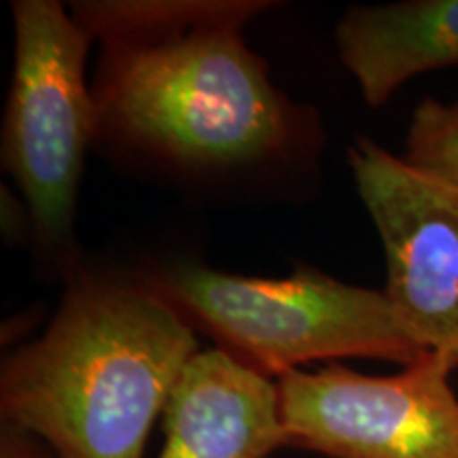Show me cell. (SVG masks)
I'll use <instances>...</instances> for the list:
<instances>
[{"label":"cell","mask_w":458,"mask_h":458,"mask_svg":"<svg viewBox=\"0 0 458 458\" xmlns=\"http://www.w3.org/2000/svg\"><path fill=\"white\" fill-rule=\"evenodd\" d=\"M0 458H57L43 442L32 435L3 427L0 435Z\"/></svg>","instance_id":"10"},{"label":"cell","mask_w":458,"mask_h":458,"mask_svg":"<svg viewBox=\"0 0 458 458\" xmlns=\"http://www.w3.org/2000/svg\"><path fill=\"white\" fill-rule=\"evenodd\" d=\"M193 331L267 377L337 359L410 365L420 346L385 291L342 283L317 267L295 266L286 278L225 274L199 263H168L136 274Z\"/></svg>","instance_id":"3"},{"label":"cell","mask_w":458,"mask_h":458,"mask_svg":"<svg viewBox=\"0 0 458 458\" xmlns=\"http://www.w3.org/2000/svg\"><path fill=\"white\" fill-rule=\"evenodd\" d=\"M335 47L369 106H382L414 77L458 66V0H403L352 7Z\"/></svg>","instance_id":"8"},{"label":"cell","mask_w":458,"mask_h":458,"mask_svg":"<svg viewBox=\"0 0 458 458\" xmlns=\"http://www.w3.org/2000/svg\"><path fill=\"white\" fill-rule=\"evenodd\" d=\"M267 0H83L71 13L102 45L98 139L182 172L280 162L312 140L310 108L274 85L244 41Z\"/></svg>","instance_id":"1"},{"label":"cell","mask_w":458,"mask_h":458,"mask_svg":"<svg viewBox=\"0 0 458 458\" xmlns=\"http://www.w3.org/2000/svg\"><path fill=\"white\" fill-rule=\"evenodd\" d=\"M401 157L422 174L458 187V100L418 102Z\"/></svg>","instance_id":"9"},{"label":"cell","mask_w":458,"mask_h":458,"mask_svg":"<svg viewBox=\"0 0 458 458\" xmlns=\"http://www.w3.org/2000/svg\"><path fill=\"white\" fill-rule=\"evenodd\" d=\"M13 72L3 168L26 199L34 240L66 280L83 270L74 238L85 153L98 108L85 77L94 37L55 0H13Z\"/></svg>","instance_id":"4"},{"label":"cell","mask_w":458,"mask_h":458,"mask_svg":"<svg viewBox=\"0 0 458 458\" xmlns=\"http://www.w3.org/2000/svg\"><path fill=\"white\" fill-rule=\"evenodd\" d=\"M162 416L157 458H267L286 445L276 380L221 348L189 360Z\"/></svg>","instance_id":"7"},{"label":"cell","mask_w":458,"mask_h":458,"mask_svg":"<svg viewBox=\"0 0 458 458\" xmlns=\"http://www.w3.org/2000/svg\"><path fill=\"white\" fill-rule=\"evenodd\" d=\"M456 360L427 351L393 376L327 363L276 377L286 445L329 458H458Z\"/></svg>","instance_id":"5"},{"label":"cell","mask_w":458,"mask_h":458,"mask_svg":"<svg viewBox=\"0 0 458 458\" xmlns=\"http://www.w3.org/2000/svg\"><path fill=\"white\" fill-rule=\"evenodd\" d=\"M348 165L380 238L394 312L422 351L458 365V187L368 136L348 148Z\"/></svg>","instance_id":"6"},{"label":"cell","mask_w":458,"mask_h":458,"mask_svg":"<svg viewBox=\"0 0 458 458\" xmlns=\"http://www.w3.org/2000/svg\"><path fill=\"white\" fill-rule=\"evenodd\" d=\"M198 352L196 331L139 278L81 270L45 334L3 359V427L57 458H142Z\"/></svg>","instance_id":"2"}]
</instances>
